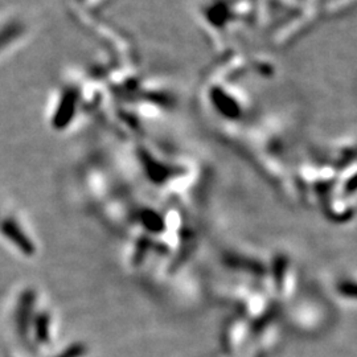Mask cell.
Wrapping results in <instances>:
<instances>
[{"label": "cell", "mask_w": 357, "mask_h": 357, "mask_svg": "<svg viewBox=\"0 0 357 357\" xmlns=\"http://www.w3.org/2000/svg\"><path fill=\"white\" fill-rule=\"evenodd\" d=\"M33 328H35V335L38 343H48L50 336H51V320L47 314H40L33 321Z\"/></svg>", "instance_id": "cell-3"}, {"label": "cell", "mask_w": 357, "mask_h": 357, "mask_svg": "<svg viewBox=\"0 0 357 357\" xmlns=\"http://www.w3.org/2000/svg\"><path fill=\"white\" fill-rule=\"evenodd\" d=\"M35 293L33 291H26L20 298V303L17 307V315H16V321L17 327L20 332L26 333L29 326V321L32 318L33 312V306H35Z\"/></svg>", "instance_id": "cell-2"}, {"label": "cell", "mask_w": 357, "mask_h": 357, "mask_svg": "<svg viewBox=\"0 0 357 357\" xmlns=\"http://www.w3.org/2000/svg\"><path fill=\"white\" fill-rule=\"evenodd\" d=\"M0 231L6 238H8L11 243L26 255H32L35 253V245L31 241V238L26 237L24 230L22 229L13 220L7 218L0 224Z\"/></svg>", "instance_id": "cell-1"}]
</instances>
